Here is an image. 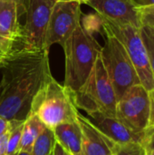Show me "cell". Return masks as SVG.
Here are the masks:
<instances>
[{"mask_svg":"<svg viewBox=\"0 0 154 155\" xmlns=\"http://www.w3.org/2000/svg\"><path fill=\"white\" fill-rule=\"evenodd\" d=\"M0 69V116L25 121L36 94L52 76L49 50L15 48L2 60Z\"/></svg>","mask_w":154,"mask_h":155,"instance_id":"6da1fadb","label":"cell"},{"mask_svg":"<svg viewBox=\"0 0 154 155\" xmlns=\"http://www.w3.org/2000/svg\"><path fill=\"white\" fill-rule=\"evenodd\" d=\"M63 48L65 58L64 86L74 94L88 80L102 46L81 23L65 41Z\"/></svg>","mask_w":154,"mask_h":155,"instance_id":"7a4b0ae2","label":"cell"},{"mask_svg":"<svg viewBox=\"0 0 154 155\" xmlns=\"http://www.w3.org/2000/svg\"><path fill=\"white\" fill-rule=\"evenodd\" d=\"M30 114L54 130L59 124L77 122L79 112L74 94L51 76L34 98Z\"/></svg>","mask_w":154,"mask_h":155,"instance_id":"3957f363","label":"cell"},{"mask_svg":"<svg viewBox=\"0 0 154 155\" xmlns=\"http://www.w3.org/2000/svg\"><path fill=\"white\" fill-rule=\"evenodd\" d=\"M74 99L77 109L84 110L87 114L101 113L116 117L118 100L101 55L84 85L74 94Z\"/></svg>","mask_w":154,"mask_h":155,"instance_id":"277c9868","label":"cell"},{"mask_svg":"<svg viewBox=\"0 0 154 155\" xmlns=\"http://www.w3.org/2000/svg\"><path fill=\"white\" fill-rule=\"evenodd\" d=\"M103 30L106 39L100 55L119 100L127 90L141 82L123 44L111 32Z\"/></svg>","mask_w":154,"mask_h":155,"instance_id":"5b68a950","label":"cell"},{"mask_svg":"<svg viewBox=\"0 0 154 155\" xmlns=\"http://www.w3.org/2000/svg\"><path fill=\"white\" fill-rule=\"evenodd\" d=\"M100 18L103 28L114 35L124 46L135 68L141 84L147 91H151L154 87V76L147 50L141 35V27L116 24L107 19Z\"/></svg>","mask_w":154,"mask_h":155,"instance_id":"8992f818","label":"cell"},{"mask_svg":"<svg viewBox=\"0 0 154 155\" xmlns=\"http://www.w3.org/2000/svg\"><path fill=\"white\" fill-rule=\"evenodd\" d=\"M56 0H28L25 9V23L22 26L20 48L28 51H42L45 48V35L53 6Z\"/></svg>","mask_w":154,"mask_h":155,"instance_id":"52a82bcc","label":"cell"},{"mask_svg":"<svg viewBox=\"0 0 154 155\" xmlns=\"http://www.w3.org/2000/svg\"><path fill=\"white\" fill-rule=\"evenodd\" d=\"M116 118L137 134H144L150 123L149 91L142 84L132 86L118 100Z\"/></svg>","mask_w":154,"mask_h":155,"instance_id":"ba28073f","label":"cell"},{"mask_svg":"<svg viewBox=\"0 0 154 155\" xmlns=\"http://www.w3.org/2000/svg\"><path fill=\"white\" fill-rule=\"evenodd\" d=\"M81 3L78 0H56L45 35V48L59 44L62 46L81 24Z\"/></svg>","mask_w":154,"mask_h":155,"instance_id":"9c48e42d","label":"cell"},{"mask_svg":"<svg viewBox=\"0 0 154 155\" xmlns=\"http://www.w3.org/2000/svg\"><path fill=\"white\" fill-rule=\"evenodd\" d=\"M104 19L121 25L141 27L138 5L134 0H91L85 3Z\"/></svg>","mask_w":154,"mask_h":155,"instance_id":"30bf717a","label":"cell"},{"mask_svg":"<svg viewBox=\"0 0 154 155\" xmlns=\"http://www.w3.org/2000/svg\"><path fill=\"white\" fill-rule=\"evenodd\" d=\"M91 123L109 140L115 143H143L144 134H137L125 126L116 117L105 115L101 113L88 114Z\"/></svg>","mask_w":154,"mask_h":155,"instance_id":"8fae6325","label":"cell"},{"mask_svg":"<svg viewBox=\"0 0 154 155\" xmlns=\"http://www.w3.org/2000/svg\"><path fill=\"white\" fill-rule=\"evenodd\" d=\"M77 122L82 130L84 155H113V142L103 135L87 117L80 113Z\"/></svg>","mask_w":154,"mask_h":155,"instance_id":"7c38bea8","label":"cell"},{"mask_svg":"<svg viewBox=\"0 0 154 155\" xmlns=\"http://www.w3.org/2000/svg\"><path fill=\"white\" fill-rule=\"evenodd\" d=\"M19 16L15 2L12 0H0V36L15 45L19 44L22 33Z\"/></svg>","mask_w":154,"mask_h":155,"instance_id":"4fadbf2b","label":"cell"},{"mask_svg":"<svg viewBox=\"0 0 154 155\" xmlns=\"http://www.w3.org/2000/svg\"><path fill=\"white\" fill-rule=\"evenodd\" d=\"M53 131L56 143L68 154L84 155L83 135L78 122L59 124Z\"/></svg>","mask_w":154,"mask_h":155,"instance_id":"5bb4252c","label":"cell"},{"mask_svg":"<svg viewBox=\"0 0 154 155\" xmlns=\"http://www.w3.org/2000/svg\"><path fill=\"white\" fill-rule=\"evenodd\" d=\"M45 125L34 114H29L25 120L20 142V152L30 153L34 141L44 129Z\"/></svg>","mask_w":154,"mask_h":155,"instance_id":"9a60e30c","label":"cell"},{"mask_svg":"<svg viewBox=\"0 0 154 155\" xmlns=\"http://www.w3.org/2000/svg\"><path fill=\"white\" fill-rule=\"evenodd\" d=\"M55 144L56 140L54 134V131L45 126L34 141L30 155L53 154Z\"/></svg>","mask_w":154,"mask_h":155,"instance_id":"2e32d148","label":"cell"},{"mask_svg":"<svg viewBox=\"0 0 154 155\" xmlns=\"http://www.w3.org/2000/svg\"><path fill=\"white\" fill-rule=\"evenodd\" d=\"M10 122V132L7 141L6 155H18L20 153V142L25 121L12 120Z\"/></svg>","mask_w":154,"mask_h":155,"instance_id":"e0dca14e","label":"cell"},{"mask_svg":"<svg viewBox=\"0 0 154 155\" xmlns=\"http://www.w3.org/2000/svg\"><path fill=\"white\" fill-rule=\"evenodd\" d=\"M113 155H144V148L141 143H115L112 147Z\"/></svg>","mask_w":154,"mask_h":155,"instance_id":"ac0fdd59","label":"cell"},{"mask_svg":"<svg viewBox=\"0 0 154 155\" xmlns=\"http://www.w3.org/2000/svg\"><path fill=\"white\" fill-rule=\"evenodd\" d=\"M141 35L147 50L151 68L154 76V30L147 25H142Z\"/></svg>","mask_w":154,"mask_h":155,"instance_id":"d6986e66","label":"cell"},{"mask_svg":"<svg viewBox=\"0 0 154 155\" xmlns=\"http://www.w3.org/2000/svg\"><path fill=\"white\" fill-rule=\"evenodd\" d=\"M138 13L142 25H147L154 30V5L138 6Z\"/></svg>","mask_w":154,"mask_h":155,"instance_id":"ffe728a7","label":"cell"},{"mask_svg":"<svg viewBox=\"0 0 154 155\" xmlns=\"http://www.w3.org/2000/svg\"><path fill=\"white\" fill-rule=\"evenodd\" d=\"M15 49V45L0 36V62Z\"/></svg>","mask_w":154,"mask_h":155,"instance_id":"44dd1931","label":"cell"},{"mask_svg":"<svg viewBox=\"0 0 154 155\" xmlns=\"http://www.w3.org/2000/svg\"><path fill=\"white\" fill-rule=\"evenodd\" d=\"M142 145L144 150H154V127H149L145 131Z\"/></svg>","mask_w":154,"mask_h":155,"instance_id":"7402d4cb","label":"cell"},{"mask_svg":"<svg viewBox=\"0 0 154 155\" xmlns=\"http://www.w3.org/2000/svg\"><path fill=\"white\" fill-rule=\"evenodd\" d=\"M9 132H10V125H9V128L7 129V131L5 132L0 136V155H6L7 141H8V137H9Z\"/></svg>","mask_w":154,"mask_h":155,"instance_id":"603a6c76","label":"cell"},{"mask_svg":"<svg viewBox=\"0 0 154 155\" xmlns=\"http://www.w3.org/2000/svg\"><path fill=\"white\" fill-rule=\"evenodd\" d=\"M150 98V123L149 127H154V87L149 91Z\"/></svg>","mask_w":154,"mask_h":155,"instance_id":"cb8c5ba5","label":"cell"},{"mask_svg":"<svg viewBox=\"0 0 154 155\" xmlns=\"http://www.w3.org/2000/svg\"><path fill=\"white\" fill-rule=\"evenodd\" d=\"M14 2L16 3L17 7H18V12H19V15H22L23 14L25 13V9H26V4L28 0H12Z\"/></svg>","mask_w":154,"mask_h":155,"instance_id":"d4e9b609","label":"cell"},{"mask_svg":"<svg viewBox=\"0 0 154 155\" xmlns=\"http://www.w3.org/2000/svg\"><path fill=\"white\" fill-rule=\"evenodd\" d=\"M10 123L8 120H6L5 118L0 116V136L7 131V129L9 128Z\"/></svg>","mask_w":154,"mask_h":155,"instance_id":"484cf974","label":"cell"},{"mask_svg":"<svg viewBox=\"0 0 154 155\" xmlns=\"http://www.w3.org/2000/svg\"><path fill=\"white\" fill-rule=\"evenodd\" d=\"M53 155H69L57 143L54 146V152H53Z\"/></svg>","mask_w":154,"mask_h":155,"instance_id":"4316f807","label":"cell"},{"mask_svg":"<svg viewBox=\"0 0 154 155\" xmlns=\"http://www.w3.org/2000/svg\"><path fill=\"white\" fill-rule=\"evenodd\" d=\"M138 6H148L154 5V0H134Z\"/></svg>","mask_w":154,"mask_h":155,"instance_id":"83f0119b","label":"cell"},{"mask_svg":"<svg viewBox=\"0 0 154 155\" xmlns=\"http://www.w3.org/2000/svg\"><path fill=\"white\" fill-rule=\"evenodd\" d=\"M144 155H154V150H144Z\"/></svg>","mask_w":154,"mask_h":155,"instance_id":"f1b7e54d","label":"cell"},{"mask_svg":"<svg viewBox=\"0 0 154 155\" xmlns=\"http://www.w3.org/2000/svg\"><path fill=\"white\" fill-rule=\"evenodd\" d=\"M78 1H79L81 4H83V3H84V4H85L86 2H88V1H91V0H78Z\"/></svg>","mask_w":154,"mask_h":155,"instance_id":"f546056e","label":"cell"},{"mask_svg":"<svg viewBox=\"0 0 154 155\" xmlns=\"http://www.w3.org/2000/svg\"><path fill=\"white\" fill-rule=\"evenodd\" d=\"M18 155H30V153H23V152H20Z\"/></svg>","mask_w":154,"mask_h":155,"instance_id":"4dcf8cb0","label":"cell"},{"mask_svg":"<svg viewBox=\"0 0 154 155\" xmlns=\"http://www.w3.org/2000/svg\"><path fill=\"white\" fill-rule=\"evenodd\" d=\"M51 155H53V154H51Z\"/></svg>","mask_w":154,"mask_h":155,"instance_id":"1f68e13d","label":"cell"},{"mask_svg":"<svg viewBox=\"0 0 154 155\" xmlns=\"http://www.w3.org/2000/svg\"><path fill=\"white\" fill-rule=\"evenodd\" d=\"M0 63H1V62H0Z\"/></svg>","mask_w":154,"mask_h":155,"instance_id":"d6a6232c","label":"cell"}]
</instances>
